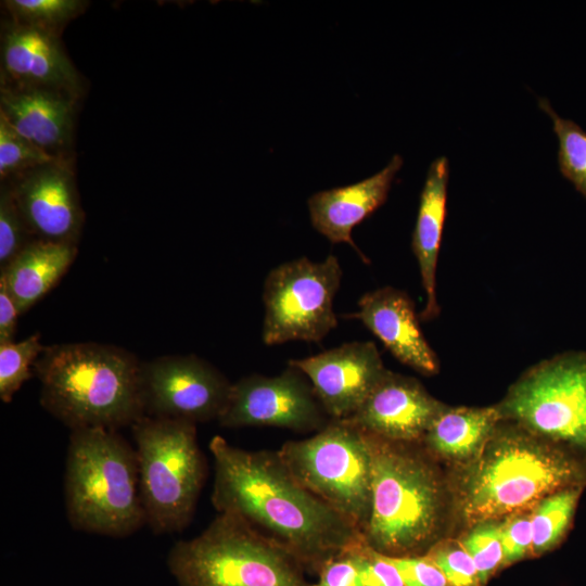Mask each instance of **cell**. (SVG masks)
Segmentation results:
<instances>
[{
	"mask_svg": "<svg viewBox=\"0 0 586 586\" xmlns=\"http://www.w3.org/2000/svg\"><path fill=\"white\" fill-rule=\"evenodd\" d=\"M353 549L328 561L317 573L318 581L310 586H366L354 558Z\"/></svg>",
	"mask_w": 586,
	"mask_h": 586,
	"instance_id": "cell-34",
	"label": "cell"
},
{
	"mask_svg": "<svg viewBox=\"0 0 586 586\" xmlns=\"http://www.w3.org/2000/svg\"><path fill=\"white\" fill-rule=\"evenodd\" d=\"M295 480L364 534L371 508L368 434L344 420L277 450Z\"/></svg>",
	"mask_w": 586,
	"mask_h": 586,
	"instance_id": "cell-8",
	"label": "cell"
},
{
	"mask_svg": "<svg viewBox=\"0 0 586 586\" xmlns=\"http://www.w3.org/2000/svg\"><path fill=\"white\" fill-rule=\"evenodd\" d=\"M78 101L71 94L47 89L0 87V115L55 160L74 158Z\"/></svg>",
	"mask_w": 586,
	"mask_h": 586,
	"instance_id": "cell-18",
	"label": "cell"
},
{
	"mask_svg": "<svg viewBox=\"0 0 586 586\" xmlns=\"http://www.w3.org/2000/svg\"><path fill=\"white\" fill-rule=\"evenodd\" d=\"M214 458L211 500L289 552L305 571L361 545L356 527L301 485L277 450H247L221 436L209 442Z\"/></svg>",
	"mask_w": 586,
	"mask_h": 586,
	"instance_id": "cell-1",
	"label": "cell"
},
{
	"mask_svg": "<svg viewBox=\"0 0 586 586\" xmlns=\"http://www.w3.org/2000/svg\"><path fill=\"white\" fill-rule=\"evenodd\" d=\"M51 157L18 133L0 115V180H10L36 166L51 162Z\"/></svg>",
	"mask_w": 586,
	"mask_h": 586,
	"instance_id": "cell-27",
	"label": "cell"
},
{
	"mask_svg": "<svg viewBox=\"0 0 586 586\" xmlns=\"http://www.w3.org/2000/svg\"><path fill=\"white\" fill-rule=\"evenodd\" d=\"M461 544L475 564L480 584L484 585L504 563L500 522L487 521L474 525Z\"/></svg>",
	"mask_w": 586,
	"mask_h": 586,
	"instance_id": "cell-28",
	"label": "cell"
},
{
	"mask_svg": "<svg viewBox=\"0 0 586 586\" xmlns=\"http://www.w3.org/2000/svg\"><path fill=\"white\" fill-rule=\"evenodd\" d=\"M89 5L81 0H5L2 7L9 20L61 36L66 25Z\"/></svg>",
	"mask_w": 586,
	"mask_h": 586,
	"instance_id": "cell-24",
	"label": "cell"
},
{
	"mask_svg": "<svg viewBox=\"0 0 586 586\" xmlns=\"http://www.w3.org/2000/svg\"><path fill=\"white\" fill-rule=\"evenodd\" d=\"M463 466L457 506L472 526L527 511L556 492L586 485L583 457L507 420Z\"/></svg>",
	"mask_w": 586,
	"mask_h": 586,
	"instance_id": "cell-2",
	"label": "cell"
},
{
	"mask_svg": "<svg viewBox=\"0 0 586 586\" xmlns=\"http://www.w3.org/2000/svg\"><path fill=\"white\" fill-rule=\"evenodd\" d=\"M500 538L504 551V563L514 562L532 549L533 533L531 512H519L505 518L500 522Z\"/></svg>",
	"mask_w": 586,
	"mask_h": 586,
	"instance_id": "cell-32",
	"label": "cell"
},
{
	"mask_svg": "<svg viewBox=\"0 0 586 586\" xmlns=\"http://www.w3.org/2000/svg\"><path fill=\"white\" fill-rule=\"evenodd\" d=\"M367 434L371 451V508L362 542L388 557L424 556L437 543L442 530V479L421 443Z\"/></svg>",
	"mask_w": 586,
	"mask_h": 586,
	"instance_id": "cell-4",
	"label": "cell"
},
{
	"mask_svg": "<svg viewBox=\"0 0 586 586\" xmlns=\"http://www.w3.org/2000/svg\"><path fill=\"white\" fill-rule=\"evenodd\" d=\"M217 368L195 355H168L141 364L144 417L194 424L217 420L231 387Z\"/></svg>",
	"mask_w": 586,
	"mask_h": 586,
	"instance_id": "cell-12",
	"label": "cell"
},
{
	"mask_svg": "<svg viewBox=\"0 0 586 586\" xmlns=\"http://www.w3.org/2000/svg\"><path fill=\"white\" fill-rule=\"evenodd\" d=\"M390 559L398 569L405 586H450L441 569L425 555Z\"/></svg>",
	"mask_w": 586,
	"mask_h": 586,
	"instance_id": "cell-33",
	"label": "cell"
},
{
	"mask_svg": "<svg viewBox=\"0 0 586 586\" xmlns=\"http://www.w3.org/2000/svg\"><path fill=\"white\" fill-rule=\"evenodd\" d=\"M425 556L441 569L450 586H479L477 570L461 543H436Z\"/></svg>",
	"mask_w": 586,
	"mask_h": 586,
	"instance_id": "cell-30",
	"label": "cell"
},
{
	"mask_svg": "<svg viewBox=\"0 0 586 586\" xmlns=\"http://www.w3.org/2000/svg\"><path fill=\"white\" fill-rule=\"evenodd\" d=\"M18 315L15 301L0 279V344L13 342Z\"/></svg>",
	"mask_w": 586,
	"mask_h": 586,
	"instance_id": "cell-35",
	"label": "cell"
},
{
	"mask_svg": "<svg viewBox=\"0 0 586 586\" xmlns=\"http://www.w3.org/2000/svg\"><path fill=\"white\" fill-rule=\"evenodd\" d=\"M131 431L146 525L156 535L182 532L207 476L196 424L142 417Z\"/></svg>",
	"mask_w": 586,
	"mask_h": 586,
	"instance_id": "cell-7",
	"label": "cell"
},
{
	"mask_svg": "<svg viewBox=\"0 0 586 586\" xmlns=\"http://www.w3.org/2000/svg\"><path fill=\"white\" fill-rule=\"evenodd\" d=\"M330 420L307 377L290 365L275 377L254 373L232 383L217 419L229 429L273 426L300 433H316Z\"/></svg>",
	"mask_w": 586,
	"mask_h": 586,
	"instance_id": "cell-11",
	"label": "cell"
},
{
	"mask_svg": "<svg viewBox=\"0 0 586 586\" xmlns=\"http://www.w3.org/2000/svg\"><path fill=\"white\" fill-rule=\"evenodd\" d=\"M342 268L334 255L320 263L300 257L272 268L264 283L263 341L320 342L337 326L333 300Z\"/></svg>",
	"mask_w": 586,
	"mask_h": 586,
	"instance_id": "cell-10",
	"label": "cell"
},
{
	"mask_svg": "<svg viewBox=\"0 0 586 586\" xmlns=\"http://www.w3.org/2000/svg\"><path fill=\"white\" fill-rule=\"evenodd\" d=\"M29 233L15 203L10 184L0 188V270L5 268L29 243Z\"/></svg>",
	"mask_w": 586,
	"mask_h": 586,
	"instance_id": "cell-29",
	"label": "cell"
},
{
	"mask_svg": "<svg viewBox=\"0 0 586 586\" xmlns=\"http://www.w3.org/2000/svg\"><path fill=\"white\" fill-rule=\"evenodd\" d=\"M501 421L497 405H446L430 425L421 444L441 458L466 463L481 450Z\"/></svg>",
	"mask_w": 586,
	"mask_h": 586,
	"instance_id": "cell-22",
	"label": "cell"
},
{
	"mask_svg": "<svg viewBox=\"0 0 586 586\" xmlns=\"http://www.w3.org/2000/svg\"><path fill=\"white\" fill-rule=\"evenodd\" d=\"M288 365L307 377L331 420L351 418L387 370L370 341L343 343Z\"/></svg>",
	"mask_w": 586,
	"mask_h": 586,
	"instance_id": "cell-14",
	"label": "cell"
},
{
	"mask_svg": "<svg viewBox=\"0 0 586 586\" xmlns=\"http://www.w3.org/2000/svg\"><path fill=\"white\" fill-rule=\"evenodd\" d=\"M402 165L403 157L394 154L388 164L371 177L313 194L307 205L315 230L332 243L349 244L368 263L353 241L352 231L384 204Z\"/></svg>",
	"mask_w": 586,
	"mask_h": 586,
	"instance_id": "cell-19",
	"label": "cell"
},
{
	"mask_svg": "<svg viewBox=\"0 0 586 586\" xmlns=\"http://www.w3.org/2000/svg\"><path fill=\"white\" fill-rule=\"evenodd\" d=\"M353 555L366 586H405L390 557L372 550L364 543L353 549Z\"/></svg>",
	"mask_w": 586,
	"mask_h": 586,
	"instance_id": "cell-31",
	"label": "cell"
},
{
	"mask_svg": "<svg viewBox=\"0 0 586 586\" xmlns=\"http://www.w3.org/2000/svg\"><path fill=\"white\" fill-rule=\"evenodd\" d=\"M0 48V87L47 89L81 99L82 77L59 35L8 18Z\"/></svg>",
	"mask_w": 586,
	"mask_h": 586,
	"instance_id": "cell-15",
	"label": "cell"
},
{
	"mask_svg": "<svg viewBox=\"0 0 586 586\" xmlns=\"http://www.w3.org/2000/svg\"><path fill=\"white\" fill-rule=\"evenodd\" d=\"M539 107L553 123L559 140L558 164L561 174L586 199V131L575 122L561 117L545 98H539Z\"/></svg>",
	"mask_w": 586,
	"mask_h": 586,
	"instance_id": "cell-25",
	"label": "cell"
},
{
	"mask_svg": "<svg viewBox=\"0 0 586 586\" xmlns=\"http://www.w3.org/2000/svg\"><path fill=\"white\" fill-rule=\"evenodd\" d=\"M64 502L67 520L77 531L119 538L146 524L136 449L117 430L71 431Z\"/></svg>",
	"mask_w": 586,
	"mask_h": 586,
	"instance_id": "cell-5",
	"label": "cell"
},
{
	"mask_svg": "<svg viewBox=\"0 0 586 586\" xmlns=\"http://www.w3.org/2000/svg\"><path fill=\"white\" fill-rule=\"evenodd\" d=\"M353 317L403 365L428 377L438 373V357L421 330L415 303L407 292L390 285L367 292L359 298Z\"/></svg>",
	"mask_w": 586,
	"mask_h": 586,
	"instance_id": "cell-17",
	"label": "cell"
},
{
	"mask_svg": "<svg viewBox=\"0 0 586 586\" xmlns=\"http://www.w3.org/2000/svg\"><path fill=\"white\" fill-rule=\"evenodd\" d=\"M448 175L446 156H438L431 163L420 194L412 232L411 247L425 294L424 307L419 313L422 321L437 318L441 311L436 296V269L446 218Z\"/></svg>",
	"mask_w": 586,
	"mask_h": 586,
	"instance_id": "cell-20",
	"label": "cell"
},
{
	"mask_svg": "<svg viewBox=\"0 0 586 586\" xmlns=\"http://www.w3.org/2000/svg\"><path fill=\"white\" fill-rule=\"evenodd\" d=\"M167 565L179 586H310L289 552L230 513L175 543Z\"/></svg>",
	"mask_w": 586,
	"mask_h": 586,
	"instance_id": "cell-6",
	"label": "cell"
},
{
	"mask_svg": "<svg viewBox=\"0 0 586 586\" xmlns=\"http://www.w3.org/2000/svg\"><path fill=\"white\" fill-rule=\"evenodd\" d=\"M445 406L415 378L387 369L358 410L344 421L388 441L421 443Z\"/></svg>",
	"mask_w": 586,
	"mask_h": 586,
	"instance_id": "cell-16",
	"label": "cell"
},
{
	"mask_svg": "<svg viewBox=\"0 0 586 586\" xmlns=\"http://www.w3.org/2000/svg\"><path fill=\"white\" fill-rule=\"evenodd\" d=\"M497 407L502 420L586 460V352H564L533 365Z\"/></svg>",
	"mask_w": 586,
	"mask_h": 586,
	"instance_id": "cell-9",
	"label": "cell"
},
{
	"mask_svg": "<svg viewBox=\"0 0 586 586\" xmlns=\"http://www.w3.org/2000/svg\"><path fill=\"white\" fill-rule=\"evenodd\" d=\"M73 163L53 160L7 180L33 238L77 244L85 214Z\"/></svg>",
	"mask_w": 586,
	"mask_h": 586,
	"instance_id": "cell-13",
	"label": "cell"
},
{
	"mask_svg": "<svg viewBox=\"0 0 586 586\" xmlns=\"http://www.w3.org/2000/svg\"><path fill=\"white\" fill-rule=\"evenodd\" d=\"M583 487H570L542 499L531 512L532 550L545 552L557 546L572 524Z\"/></svg>",
	"mask_w": 586,
	"mask_h": 586,
	"instance_id": "cell-23",
	"label": "cell"
},
{
	"mask_svg": "<svg viewBox=\"0 0 586 586\" xmlns=\"http://www.w3.org/2000/svg\"><path fill=\"white\" fill-rule=\"evenodd\" d=\"M76 243L33 239L0 272L20 315L40 301L75 260Z\"/></svg>",
	"mask_w": 586,
	"mask_h": 586,
	"instance_id": "cell-21",
	"label": "cell"
},
{
	"mask_svg": "<svg viewBox=\"0 0 586 586\" xmlns=\"http://www.w3.org/2000/svg\"><path fill=\"white\" fill-rule=\"evenodd\" d=\"M46 346L40 333L21 342L0 344V398L10 403L14 394L33 374V367Z\"/></svg>",
	"mask_w": 586,
	"mask_h": 586,
	"instance_id": "cell-26",
	"label": "cell"
},
{
	"mask_svg": "<svg viewBox=\"0 0 586 586\" xmlns=\"http://www.w3.org/2000/svg\"><path fill=\"white\" fill-rule=\"evenodd\" d=\"M141 361L130 352L93 342L46 346L34 364L41 406L72 430H118L144 417Z\"/></svg>",
	"mask_w": 586,
	"mask_h": 586,
	"instance_id": "cell-3",
	"label": "cell"
}]
</instances>
